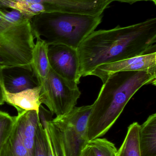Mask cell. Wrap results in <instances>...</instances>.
Masks as SVG:
<instances>
[{
  "instance_id": "cell-1",
  "label": "cell",
  "mask_w": 156,
  "mask_h": 156,
  "mask_svg": "<svg viewBox=\"0 0 156 156\" xmlns=\"http://www.w3.org/2000/svg\"><path fill=\"white\" fill-rule=\"evenodd\" d=\"M81 76L97 67L156 53V18L128 26L94 31L78 49Z\"/></svg>"
},
{
  "instance_id": "cell-19",
  "label": "cell",
  "mask_w": 156,
  "mask_h": 156,
  "mask_svg": "<svg viewBox=\"0 0 156 156\" xmlns=\"http://www.w3.org/2000/svg\"><path fill=\"white\" fill-rule=\"evenodd\" d=\"M33 156H49L47 134L40 121L36 133Z\"/></svg>"
},
{
  "instance_id": "cell-5",
  "label": "cell",
  "mask_w": 156,
  "mask_h": 156,
  "mask_svg": "<svg viewBox=\"0 0 156 156\" xmlns=\"http://www.w3.org/2000/svg\"><path fill=\"white\" fill-rule=\"evenodd\" d=\"M14 9L31 19L36 16L52 13H73L101 15L111 3L108 0H9Z\"/></svg>"
},
{
  "instance_id": "cell-8",
  "label": "cell",
  "mask_w": 156,
  "mask_h": 156,
  "mask_svg": "<svg viewBox=\"0 0 156 156\" xmlns=\"http://www.w3.org/2000/svg\"><path fill=\"white\" fill-rule=\"evenodd\" d=\"M128 71H145L156 75V53L101 65L96 68L90 76L98 77L104 83L111 75Z\"/></svg>"
},
{
  "instance_id": "cell-3",
  "label": "cell",
  "mask_w": 156,
  "mask_h": 156,
  "mask_svg": "<svg viewBox=\"0 0 156 156\" xmlns=\"http://www.w3.org/2000/svg\"><path fill=\"white\" fill-rule=\"evenodd\" d=\"M102 17V15L52 13L34 16L31 23L36 39L44 40L48 45H64L77 49L95 31Z\"/></svg>"
},
{
  "instance_id": "cell-4",
  "label": "cell",
  "mask_w": 156,
  "mask_h": 156,
  "mask_svg": "<svg viewBox=\"0 0 156 156\" xmlns=\"http://www.w3.org/2000/svg\"><path fill=\"white\" fill-rule=\"evenodd\" d=\"M6 11H0V69L31 65L35 38L31 20L13 23L5 18Z\"/></svg>"
},
{
  "instance_id": "cell-13",
  "label": "cell",
  "mask_w": 156,
  "mask_h": 156,
  "mask_svg": "<svg viewBox=\"0 0 156 156\" xmlns=\"http://www.w3.org/2000/svg\"><path fill=\"white\" fill-rule=\"evenodd\" d=\"M36 39L32 51L31 66L40 85L47 77L50 66L48 55V45L42 39Z\"/></svg>"
},
{
  "instance_id": "cell-9",
  "label": "cell",
  "mask_w": 156,
  "mask_h": 156,
  "mask_svg": "<svg viewBox=\"0 0 156 156\" xmlns=\"http://www.w3.org/2000/svg\"><path fill=\"white\" fill-rule=\"evenodd\" d=\"M5 89L17 93L40 86L39 80L31 65L15 66L0 69Z\"/></svg>"
},
{
  "instance_id": "cell-12",
  "label": "cell",
  "mask_w": 156,
  "mask_h": 156,
  "mask_svg": "<svg viewBox=\"0 0 156 156\" xmlns=\"http://www.w3.org/2000/svg\"><path fill=\"white\" fill-rule=\"evenodd\" d=\"M139 145L141 156H156V114L140 125Z\"/></svg>"
},
{
  "instance_id": "cell-11",
  "label": "cell",
  "mask_w": 156,
  "mask_h": 156,
  "mask_svg": "<svg viewBox=\"0 0 156 156\" xmlns=\"http://www.w3.org/2000/svg\"><path fill=\"white\" fill-rule=\"evenodd\" d=\"M52 121L62 133L65 156H80L88 141L78 133L73 125L62 117L56 116Z\"/></svg>"
},
{
  "instance_id": "cell-21",
  "label": "cell",
  "mask_w": 156,
  "mask_h": 156,
  "mask_svg": "<svg viewBox=\"0 0 156 156\" xmlns=\"http://www.w3.org/2000/svg\"><path fill=\"white\" fill-rule=\"evenodd\" d=\"M80 156H95V155L91 147L87 143V144L84 147L82 151Z\"/></svg>"
},
{
  "instance_id": "cell-7",
  "label": "cell",
  "mask_w": 156,
  "mask_h": 156,
  "mask_svg": "<svg viewBox=\"0 0 156 156\" xmlns=\"http://www.w3.org/2000/svg\"><path fill=\"white\" fill-rule=\"evenodd\" d=\"M50 68L69 83H80V63L77 49L64 45H50L48 49Z\"/></svg>"
},
{
  "instance_id": "cell-6",
  "label": "cell",
  "mask_w": 156,
  "mask_h": 156,
  "mask_svg": "<svg viewBox=\"0 0 156 156\" xmlns=\"http://www.w3.org/2000/svg\"><path fill=\"white\" fill-rule=\"evenodd\" d=\"M40 86L41 103L56 116H62L70 112L76 106L81 95L78 85L64 80L51 68L47 77Z\"/></svg>"
},
{
  "instance_id": "cell-20",
  "label": "cell",
  "mask_w": 156,
  "mask_h": 156,
  "mask_svg": "<svg viewBox=\"0 0 156 156\" xmlns=\"http://www.w3.org/2000/svg\"><path fill=\"white\" fill-rule=\"evenodd\" d=\"M16 121V116L0 111V152L11 134Z\"/></svg>"
},
{
  "instance_id": "cell-10",
  "label": "cell",
  "mask_w": 156,
  "mask_h": 156,
  "mask_svg": "<svg viewBox=\"0 0 156 156\" xmlns=\"http://www.w3.org/2000/svg\"><path fill=\"white\" fill-rule=\"evenodd\" d=\"M5 102L14 107L17 114L29 111L39 112L40 106L41 86L27 89L17 93H10L5 89L3 85Z\"/></svg>"
},
{
  "instance_id": "cell-18",
  "label": "cell",
  "mask_w": 156,
  "mask_h": 156,
  "mask_svg": "<svg viewBox=\"0 0 156 156\" xmlns=\"http://www.w3.org/2000/svg\"><path fill=\"white\" fill-rule=\"evenodd\" d=\"M95 156H117V150L113 143L105 138H96L87 142Z\"/></svg>"
},
{
  "instance_id": "cell-22",
  "label": "cell",
  "mask_w": 156,
  "mask_h": 156,
  "mask_svg": "<svg viewBox=\"0 0 156 156\" xmlns=\"http://www.w3.org/2000/svg\"><path fill=\"white\" fill-rule=\"evenodd\" d=\"M111 3L114 1H117V2H121L128 3L132 4L136 2H139V1H151L153 2L155 4H156V0H108Z\"/></svg>"
},
{
  "instance_id": "cell-15",
  "label": "cell",
  "mask_w": 156,
  "mask_h": 156,
  "mask_svg": "<svg viewBox=\"0 0 156 156\" xmlns=\"http://www.w3.org/2000/svg\"><path fill=\"white\" fill-rule=\"evenodd\" d=\"M0 156H32L24 144L16 121L11 134L2 147Z\"/></svg>"
},
{
  "instance_id": "cell-23",
  "label": "cell",
  "mask_w": 156,
  "mask_h": 156,
  "mask_svg": "<svg viewBox=\"0 0 156 156\" xmlns=\"http://www.w3.org/2000/svg\"><path fill=\"white\" fill-rule=\"evenodd\" d=\"M4 103L2 82V77H1V73H0V105H3Z\"/></svg>"
},
{
  "instance_id": "cell-16",
  "label": "cell",
  "mask_w": 156,
  "mask_h": 156,
  "mask_svg": "<svg viewBox=\"0 0 156 156\" xmlns=\"http://www.w3.org/2000/svg\"><path fill=\"white\" fill-rule=\"evenodd\" d=\"M140 125L135 122L128 127L127 134L117 156H141L139 145Z\"/></svg>"
},
{
  "instance_id": "cell-14",
  "label": "cell",
  "mask_w": 156,
  "mask_h": 156,
  "mask_svg": "<svg viewBox=\"0 0 156 156\" xmlns=\"http://www.w3.org/2000/svg\"><path fill=\"white\" fill-rule=\"evenodd\" d=\"M92 108V105L75 106L68 113L60 116L73 125L78 133L82 138L87 140L88 122Z\"/></svg>"
},
{
  "instance_id": "cell-2",
  "label": "cell",
  "mask_w": 156,
  "mask_h": 156,
  "mask_svg": "<svg viewBox=\"0 0 156 156\" xmlns=\"http://www.w3.org/2000/svg\"><path fill=\"white\" fill-rule=\"evenodd\" d=\"M156 85V75L145 71L115 73L103 83L92 105L87 129V140L104 136L117 121L125 105L143 86Z\"/></svg>"
},
{
  "instance_id": "cell-17",
  "label": "cell",
  "mask_w": 156,
  "mask_h": 156,
  "mask_svg": "<svg viewBox=\"0 0 156 156\" xmlns=\"http://www.w3.org/2000/svg\"><path fill=\"white\" fill-rule=\"evenodd\" d=\"M43 127L47 130L49 134L54 156H65L60 130L53 123L52 120L46 121Z\"/></svg>"
}]
</instances>
